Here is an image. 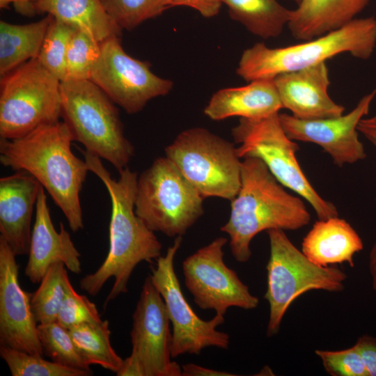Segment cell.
Returning <instances> with one entry per match:
<instances>
[{
  "label": "cell",
  "mask_w": 376,
  "mask_h": 376,
  "mask_svg": "<svg viewBox=\"0 0 376 376\" xmlns=\"http://www.w3.org/2000/svg\"><path fill=\"white\" fill-rule=\"evenodd\" d=\"M375 95V89L363 96L351 111L339 116L304 120L279 113L280 121L291 139L320 146L338 166L353 164L366 157L358 125L368 115Z\"/></svg>",
  "instance_id": "9a60e30c"
},
{
  "label": "cell",
  "mask_w": 376,
  "mask_h": 376,
  "mask_svg": "<svg viewBox=\"0 0 376 376\" xmlns=\"http://www.w3.org/2000/svg\"><path fill=\"white\" fill-rule=\"evenodd\" d=\"M165 154L204 198L231 201L236 196L242 161L228 141L205 128L192 127L180 132Z\"/></svg>",
  "instance_id": "ba28073f"
},
{
  "label": "cell",
  "mask_w": 376,
  "mask_h": 376,
  "mask_svg": "<svg viewBox=\"0 0 376 376\" xmlns=\"http://www.w3.org/2000/svg\"><path fill=\"white\" fill-rule=\"evenodd\" d=\"M81 152L89 171L101 180L108 191L111 214L108 254L95 272L80 280L79 286L88 294L95 296L105 283L113 277V285L105 300L106 306L127 292L129 279L139 263H152L162 256V245L154 231L135 212L137 173L127 166L118 171V179L113 180L99 157L86 150Z\"/></svg>",
  "instance_id": "6da1fadb"
},
{
  "label": "cell",
  "mask_w": 376,
  "mask_h": 376,
  "mask_svg": "<svg viewBox=\"0 0 376 376\" xmlns=\"http://www.w3.org/2000/svg\"><path fill=\"white\" fill-rule=\"evenodd\" d=\"M370 0H301L290 10L292 37L308 40L338 29L357 18Z\"/></svg>",
  "instance_id": "7402d4cb"
},
{
  "label": "cell",
  "mask_w": 376,
  "mask_h": 376,
  "mask_svg": "<svg viewBox=\"0 0 376 376\" xmlns=\"http://www.w3.org/2000/svg\"><path fill=\"white\" fill-rule=\"evenodd\" d=\"M113 20L122 29L132 31L143 22L173 7L172 0H101Z\"/></svg>",
  "instance_id": "f546056e"
},
{
  "label": "cell",
  "mask_w": 376,
  "mask_h": 376,
  "mask_svg": "<svg viewBox=\"0 0 376 376\" xmlns=\"http://www.w3.org/2000/svg\"><path fill=\"white\" fill-rule=\"evenodd\" d=\"M68 329L80 356L87 365H99L116 374L120 371L124 360L111 346L108 320L82 323Z\"/></svg>",
  "instance_id": "484cf974"
},
{
  "label": "cell",
  "mask_w": 376,
  "mask_h": 376,
  "mask_svg": "<svg viewBox=\"0 0 376 376\" xmlns=\"http://www.w3.org/2000/svg\"><path fill=\"white\" fill-rule=\"evenodd\" d=\"M61 118L73 140L118 171L127 167L134 149L115 103L90 79L61 81Z\"/></svg>",
  "instance_id": "5b68a950"
},
{
  "label": "cell",
  "mask_w": 376,
  "mask_h": 376,
  "mask_svg": "<svg viewBox=\"0 0 376 376\" xmlns=\"http://www.w3.org/2000/svg\"><path fill=\"white\" fill-rule=\"evenodd\" d=\"M38 334L44 355L52 361L75 369L91 370L80 356L68 328L58 322L38 324Z\"/></svg>",
  "instance_id": "83f0119b"
},
{
  "label": "cell",
  "mask_w": 376,
  "mask_h": 376,
  "mask_svg": "<svg viewBox=\"0 0 376 376\" xmlns=\"http://www.w3.org/2000/svg\"><path fill=\"white\" fill-rule=\"evenodd\" d=\"M227 242L224 237L214 239L187 257L182 266L185 286L195 304L221 315L230 307L250 310L259 304L237 273L224 263L223 249Z\"/></svg>",
  "instance_id": "5bb4252c"
},
{
  "label": "cell",
  "mask_w": 376,
  "mask_h": 376,
  "mask_svg": "<svg viewBox=\"0 0 376 376\" xmlns=\"http://www.w3.org/2000/svg\"><path fill=\"white\" fill-rule=\"evenodd\" d=\"M376 48V19L357 17L344 26L315 38L286 47L272 48L258 42L246 49L237 74L248 82L314 66L333 57L350 54L367 60Z\"/></svg>",
  "instance_id": "277c9868"
},
{
  "label": "cell",
  "mask_w": 376,
  "mask_h": 376,
  "mask_svg": "<svg viewBox=\"0 0 376 376\" xmlns=\"http://www.w3.org/2000/svg\"><path fill=\"white\" fill-rule=\"evenodd\" d=\"M358 130L376 148V115L361 119Z\"/></svg>",
  "instance_id": "f35d334b"
},
{
  "label": "cell",
  "mask_w": 376,
  "mask_h": 376,
  "mask_svg": "<svg viewBox=\"0 0 376 376\" xmlns=\"http://www.w3.org/2000/svg\"><path fill=\"white\" fill-rule=\"evenodd\" d=\"M230 17L263 39L279 37L288 26L290 10L277 0H220Z\"/></svg>",
  "instance_id": "d4e9b609"
},
{
  "label": "cell",
  "mask_w": 376,
  "mask_h": 376,
  "mask_svg": "<svg viewBox=\"0 0 376 376\" xmlns=\"http://www.w3.org/2000/svg\"><path fill=\"white\" fill-rule=\"evenodd\" d=\"M292 1H294L295 3H296L297 4L299 3V2L301 1V0H290Z\"/></svg>",
  "instance_id": "60d3db41"
},
{
  "label": "cell",
  "mask_w": 376,
  "mask_h": 376,
  "mask_svg": "<svg viewBox=\"0 0 376 376\" xmlns=\"http://www.w3.org/2000/svg\"><path fill=\"white\" fill-rule=\"evenodd\" d=\"M15 256L0 237V345L43 357L31 294L20 285Z\"/></svg>",
  "instance_id": "2e32d148"
},
{
  "label": "cell",
  "mask_w": 376,
  "mask_h": 376,
  "mask_svg": "<svg viewBox=\"0 0 376 376\" xmlns=\"http://www.w3.org/2000/svg\"><path fill=\"white\" fill-rule=\"evenodd\" d=\"M77 29L53 17L37 58L61 81L66 79V53Z\"/></svg>",
  "instance_id": "4dcf8cb0"
},
{
  "label": "cell",
  "mask_w": 376,
  "mask_h": 376,
  "mask_svg": "<svg viewBox=\"0 0 376 376\" xmlns=\"http://www.w3.org/2000/svg\"><path fill=\"white\" fill-rule=\"evenodd\" d=\"M282 104L272 79H258L213 94L204 113L213 120L230 117L260 119L279 113Z\"/></svg>",
  "instance_id": "ffe728a7"
},
{
  "label": "cell",
  "mask_w": 376,
  "mask_h": 376,
  "mask_svg": "<svg viewBox=\"0 0 376 376\" xmlns=\"http://www.w3.org/2000/svg\"><path fill=\"white\" fill-rule=\"evenodd\" d=\"M132 352L118 376H181L182 368L171 361L172 334L167 308L148 276L132 315Z\"/></svg>",
  "instance_id": "8fae6325"
},
{
  "label": "cell",
  "mask_w": 376,
  "mask_h": 376,
  "mask_svg": "<svg viewBox=\"0 0 376 376\" xmlns=\"http://www.w3.org/2000/svg\"><path fill=\"white\" fill-rule=\"evenodd\" d=\"M65 267L63 263L52 265L31 294V306L38 324L57 322L70 282Z\"/></svg>",
  "instance_id": "4316f807"
},
{
  "label": "cell",
  "mask_w": 376,
  "mask_h": 376,
  "mask_svg": "<svg viewBox=\"0 0 376 376\" xmlns=\"http://www.w3.org/2000/svg\"><path fill=\"white\" fill-rule=\"evenodd\" d=\"M182 376H231L235 375L226 372L218 371L202 367L194 363L185 364L182 367Z\"/></svg>",
  "instance_id": "74e56055"
},
{
  "label": "cell",
  "mask_w": 376,
  "mask_h": 376,
  "mask_svg": "<svg viewBox=\"0 0 376 376\" xmlns=\"http://www.w3.org/2000/svg\"><path fill=\"white\" fill-rule=\"evenodd\" d=\"M100 46L101 53L90 80L127 113L139 112L148 101L172 89L173 82L154 74L149 63L128 55L120 38L107 39Z\"/></svg>",
  "instance_id": "4fadbf2b"
},
{
  "label": "cell",
  "mask_w": 376,
  "mask_h": 376,
  "mask_svg": "<svg viewBox=\"0 0 376 376\" xmlns=\"http://www.w3.org/2000/svg\"><path fill=\"white\" fill-rule=\"evenodd\" d=\"M61 81L38 58L1 77L0 137L13 139L61 118Z\"/></svg>",
  "instance_id": "30bf717a"
},
{
  "label": "cell",
  "mask_w": 376,
  "mask_h": 376,
  "mask_svg": "<svg viewBox=\"0 0 376 376\" xmlns=\"http://www.w3.org/2000/svg\"><path fill=\"white\" fill-rule=\"evenodd\" d=\"M101 321L95 304L86 296L78 294L70 281L57 322L70 329L82 323H97Z\"/></svg>",
  "instance_id": "d6a6232c"
},
{
  "label": "cell",
  "mask_w": 376,
  "mask_h": 376,
  "mask_svg": "<svg viewBox=\"0 0 376 376\" xmlns=\"http://www.w3.org/2000/svg\"><path fill=\"white\" fill-rule=\"evenodd\" d=\"M53 17L25 24L0 21V75L8 74L26 61L37 58Z\"/></svg>",
  "instance_id": "cb8c5ba5"
},
{
  "label": "cell",
  "mask_w": 376,
  "mask_h": 376,
  "mask_svg": "<svg viewBox=\"0 0 376 376\" xmlns=\"http://www.w3.org/2000/svg\"><path fill=\"white\" fill-rule=\"evenodd\" d=\"M34 5L38 14L47 13L83 30L100 43L122 35L123 29L107 13L101 0H36Z\"/></svg>",
  "instance_id": "603a6c76"
},
{
  "label": "cell",
  "mask_w": 376,
  "mask_h": 376,
  "mask_svg": "<svg viewBox=\"0 0 376 376\" xmlns=\"http://www.w3.org/2000/svg\"><path fill=\"white\" fill-rule=\"evenodd\" d=\"M36 208L24 274L33 283H40L49 267L56 263H63L72 272L79 274L80 253L63 223L60 224L59 232L55 229L43 187L39 191Z\"/></svg>",
  "instance_id": "ac0fdd59"
},
{
  "label": "cell",
  "mask_w": 376,
  "mask_h": 376,
  "mask_svg": "<svg viewBox=\"0 0 376 376\" xmlns=\"http://www.w3.org/2000/svg\"><path fill=\"white\" fill-rule=\"evenodd\" d=\"M182 240V236L175 237L165 256H161L156 266L151 267L149 275L164 299L172 324V358L187 353L198 354L207 347L228 349L230 342L228 334L217 329L224 322V315L216 314L210 320H202L184 297L173 265Z\"/></svg>",
  "instance_id": "7c38bea8"
},
{
  "label": "cell",
  "mask_w": 376,
  "mask_h": 376,
  "mask_svg": "<svg viewBox=\"0 0 376 376\" xmlns=\"http://www.w3.org/2000/svg\"><path fill=\"white\" fill-rule=\"evenodd\" d=\"M354 345L362 357L368 375L376 376V338L362 335Z\"/></svg>",
  "instance_id": "e575fe53"
},
{
  "label": "cell",
  "mask_w": 376,
  "mask_h": 376,
  "mask_svg": "<svg viewBox=\"0 0 376 376\" xmlns=\"http://www.w3.org/2000/svg\"><path fill=\"white\" fill-rule=\"evenodd\" d=\"M363 249L359 234L338 216L315 221L301 243L303 253L322 267L347 263L353 267L354 254Z\"/></svg>",
  "instance_id": "44dd1931"
},
{
  "label": "cell",
  "mask_w": 376,
  "mask_h": 376,
  "mask_svg": "<svg viewBox=\"0 0 376 376\" xmlns=\"http://www.w3.org/2000/svg\"><path fill=\"white\" fill-rule=\"evenodd\" d=\"M282 107L293 116L304 120L339 116L345 108L328 93L330 85L326 62L273 79Z\"/></svg>",
  "instance_id": "e0dca14e"
},
{
  "label": "cell",
  "mask_w": 376,
  "mask_h": 376,
  "mask_svg": "<svg viewBox=\"0 0 376 376\" xmlns=\"http://www.w3.org/2000/svg\"><path fill=\"white\" fill-rule=\"evenodd\" d=\"M0 356L13 376H88L92 370L69 368L43 357L33 355L7 346L0 345Z\"/></svg>",
  "instance_id": "f1b7e54d"
},
{
  "label": "cell",
  "mask_w": 376,
  "mask_h": 376,
  "mask_svg": "<svg viewBox=\"0 0 376 376\" xmlns=\"http://www.w3.org/2000/svg\"><path fill=\"white\" fill-rule=\"evenodd\" d=\"M369 271L371 276L373 288L376 292V242L369 255Z\"/></svg>",
  "instance_id": "ab89813d"
},
{
  "label": "cell",
  "mask_w": 376,
  "mask_h": 376,
  "mask_svg": "<svg viewBox=\"0 0 376 376\" xmlns=\"http://www.w3.org/2000/svg\"><path fill=\"white\" fill-rule=\"evenodd\" d=\"M310 221L304 201L289 194L261 159H243L240 188L231 201L230 217L220 228L228 235L230 251L237 262L249 260L251 242L259 233L295 230Z\"/></svg>",
  "instance_id": "3957f363"
},
{
  "label": "cell",
  "mask_w": 376,
  "mask_h": 376,
  "mask_svg": "<svg viewBox=\"0 0 376 376\" xmlns=\"http://www.w3.org/2000/svg\"><path fill=\"white\" fill-rule=\"evenodd\" d=\"M73 141L63 121L45 124L19 138H1L0 162L32 175L77 232L84 227L79 194L90 171L85 160L72 152Z\"/></svg>",
  "instance_id": "7a4b0ae2"
},
{
  "label": "cell",
  "mask_w": 376,
  "mask_h": 376,
  "mask_svg": "<svg viewBox=\"0 0 376 376\" xmlns=\"http://www.w3.org/2000/svg\"><path fill=\"white\" fill-rule=\"evenodd\" d=\"M326 372L332 376H368L357 348L352 347L341 350H316Z\"/></svg>",
  "instance_id": "836d02e7"
},
{
  "label": "cell",
  "mask_w": 376,
  "mask_h": 376,
  "mask_svg": "<svg viewBox=\"0 0 376 376\" xmlns=\"http://www.w3.org/2000/svg\"><path fill=\"white\" fill-rule=\"evenodd\" d=\"M172 3L173 7L179 6L190 7L205 17L217 15L222 4L220 0H172Z\"/></svg>",
  "instance_id": "d590c367"
},
{
  "label": "cell",
  "mask_w": 376,
  "mask_h": 376,
  "mask_svg": "<svg viewBox=\"0 0 376 376\" xmlns=\"http://www.w3.org/2000/svg\"><path fill=\"white\" fill-rule=\"evenodd\" d=\"M42 187L25 171L0 179V237L16 256L29 253L33 211Z\"/></svg>",
  "instance_id": "d6986e66"
},
{
  "label": "cell",
  "mask_w": 376,
  "mask_h": 376,
  "mask_svg": "<svg viewBox=\"0 0 376 376\" xmlns=\"http://www.w3.org/2000/svg\"><path fill=\"white\" fill-rule=\"evenodd\" d=\"M375 90H376V88H375Z\"/></svg>",
  "instance_id": "b9f144b4"
},
{
  "label": "cell",
  "mask_w": 376,
  "mask_h": 376,
  "mask_svg": "<svg viewBox=\"0 0 376 376\" xmlns=\"http://www.w3.org/2000/svg\"><path fill=\"white\" fill-rule=\"evenodd\" d=\"M270 254L264 298L269 305L267 336L278 334L291 304L304 292L320 290L343 291L347 274L340 269L318 265L311 261L288 237L284 230H267Z\"/></svg>",
  "instance_id": "8992f818"
},
{
  "label": "cell",
  "mask_w": 376,
  "mask_h": 376,
  "mask_svg": "<svg viewBox=\"0 0 376 376\" xmlns=\"http://www.w3.org/2000/svg\"><path fill=\"white\" fill-rule=\"evenodd\" d=\"M203 199L165 156L138 177L135 212L152 231L182 236L203 214Z\"/></svg>",
  "instance_id": "52a82bcc"
},
{
  "label": "cell",
  "mask_w": 376,
  "mask_h": 376,
  "mask_svg": "<svg viewBox=\"0 0 376 376\" xmlns=\"http://www.w3.org/2000/svg\"><path fill=\"white\" fill-rule=\"evenodd\" d=\"M36 0H0V8H9V6L13 4L15 10L21 15L26 16H33L38 14L35 8Z\"/></svg>",
  "instance_id": "8d00e7d4"
},
{
  "label": "cell",
  "mask_w": 376,
  "mask_h": 376,
  "mask_svg": "<svg viewBox=\"0 0 376 376\" xmlns=\"http://www.w3.org/2000/svg\"><path fill=\"white\" fill-rule=\"evenodd\" d=\"M100 53V43L86 32L77 29L70 40L66 53L65 81L90 79Z\"/></svg>",
  "instance_id": "1f68e13d"
},
{
  "label": "cell",
  "mask_w": 376,
  "mask_h": 376,
  "mask_svg": "<svg viewBox=\"0 0 376 376\" xmlns=\"http://www.w3.org/2000/svg\"><path fill=\"white\" fill-rule=\"evenodd\" d=\"M238 156L261 159L285 187L306 200L318 219L338 216L335 205L322 198L307 179L298 163V145L283 130L279 113L260 119L240 118L232 130Z\"/></svg>",
  "instance_id": "9c48e42d"
}]
</instances>
